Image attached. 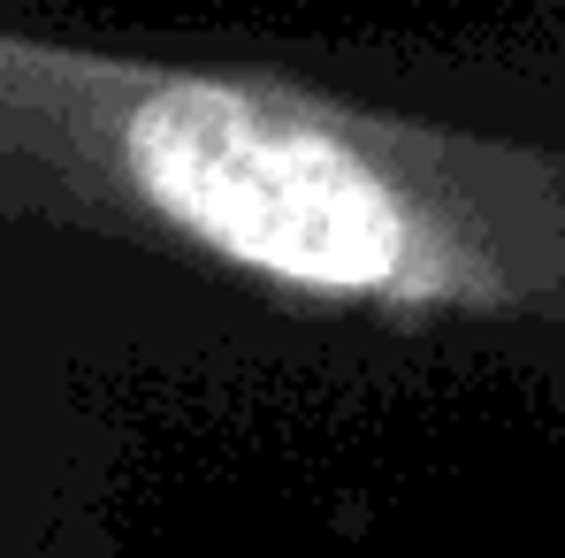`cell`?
Instances as JSON below:
<instances>
[{
	"mask_svg": "<svg viewBox=\"0 0 565 558\" xmlns=\"http://www.w3.org/2000/svg\"><path fill=\"white\" fill-rule=\"evenodd\" d=\"M130 177L199 245L306 283L390 291L405 276V214L375 169L321 123L237 85H153L130 115Z\"/></svg>",
	"mask_w": 565,
	"mask_h": 558,
	"instance_id": "6da1fadb",
	"label": "cell"
}]
</instances>
